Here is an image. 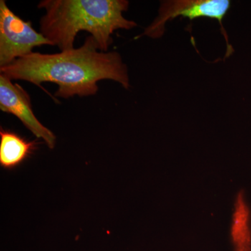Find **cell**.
Wrapping results in <instances>:
<instances>
[{
    "instance_id": "cell-4",
    "label": "cell",
    "mask_w": 251,
    "mask_h": 251,
    "mask_svg": "<svg viewBox=\"0 0 251 251\" xmlns=\"http://www.w3.org/2000/svg\"><path fill=\"white\" fill-rule=\"evenodd\" d=\"M229 0H175L162 1L158 18L149 26L143 35L159 38L165 31V25L168 21L181 16L189 20L198 18H209L217 20L222 28V34L227 41L226 56L230 54L232 48L229 46L227 33L223 25V20L230 7Z\"/></svg>"
},
{
    "instance_id": "cell-2",
    "label": "cell",
    "mask_w": 251,
    "mask_h": 251,
    "mask_svg": "<svg viewBox=\"0 0 251 251\" xmlns=\"http://www.w3.org/2000/svg\"><path fill=\"white\" fill-rule=\"evenodd\" d=\"M129 2L126 0H43L39 9L45 10L40 21V33L61 51L74 49L80 31H88L102 52L112 44L117 29L136 27L123 16Z\"/></svg>"
},
{
    "instance_id": "cell-3",
    "label": "cell",
    "mask_w": 251,
    "mask_h": 251,
    "mask_svg": "<svg viewBox=\"0 0 251 251\" xmlns=\"http://www.w3.org/2000/svg\"><path fill=\"white\" fill-rule=\"evenodd\" d=\"M52 45L50 41L11 11L4 0L0 1V67L32 53L34 48Z\"/></svg>"
},
{
    "instance_id": "cell-6",
    "label": "cell",
    "mask_w": 251,
    "mask_h": 251,
    "mask_svg": "<svg viewBox=\"0 0 251 251\" xmlns=\"http://www.w3.org/2000/svg\"><path fill=\"white\" fill-rule=\"evenodd\" d=\"M37 142L28 141L9 130L0 129V166L5 170H14L34 153Z\"/></svg>"
},
{
    "instance_id": "cell-1",
    "label": "cell",
    "mask_w": 251,
    "mask_h": 251,
    "mask_svg": "<svg viewBox=\"0 0 251 251\" xmlns=\"http://www.w3.org/2000/svg\"><path fill=\"white\" fill-rule=\"evenodd\" d=\"M1 74L11 80H21L41 87L44 82L58 85L54 96L69 99L74 96L88 97L98 92L97 83L112 80L129 87L126 65L119 52H102L92 36L86 38L78 49L59 53L32 52L9 65L0 67Z\"/></svg>"
},
{
    "instance_id": "cell-5",
    "label": "cell",
    "mask_w": 251,
    "mask_h": 251,
    "mask_svg": "<svg viewBox=\"0 0 251 251\" xmlns=\"http://www.w3.org/2000/svg\"><path fill=\"white\" fill-rule=\"evenodd\" d=\"M0 110L17 117L36 138L44 140L51 150L54 148L56 136L34 115L29 94L3 74L0 75Z\"/></svg>"
}]
</instances>
